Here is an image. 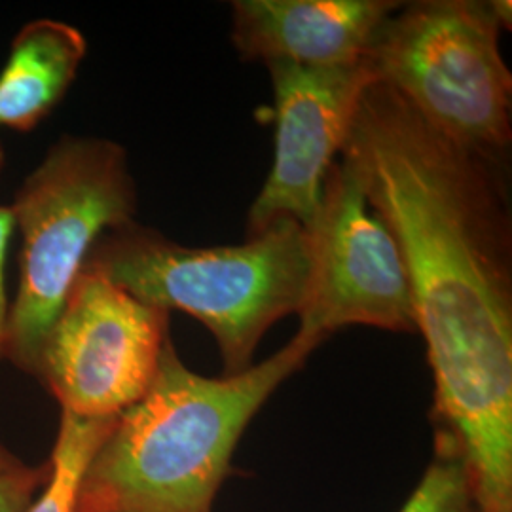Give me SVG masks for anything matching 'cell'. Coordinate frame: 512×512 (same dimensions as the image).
Segmentation results:
<instances>
[{"mask_svg": "<svg viewBox=\"0 0 512 512\" xmlns=\"http://www.w3.org/2000/svg\"><path fill=\"white\" fill-rule=\"evenodd\" d=\"M342 158L401 245L435 380V448L480 512H512V222L505 165L456 147L384 84L366 88Z\"/></svg>", "mask_w": 512, "mask_h": 512, "instance_id": "1", "label": "cell"}, {"mask_svg": "<svg viewBox=\"0 0 512 512\" xmlns=\"http://www.w3.org/2000/svg\"><path fill=\"white\" fill-rule=\"evenodd\" d=\"M321 344L296 332L266 361L207 378L169 340L147 395L88 465L76 512H213L243 431Z\"/></svg>", "mask_w": 512, "mask_h": 512, "instance_id": "2", "label": "cell"}, {"mask_svg": "<svg viewBox=\"0 0 512 512\" xmlns=\"http://www.w3.org/2000/svg\"><path fill=\"white\" fill-rule=\"evenodd\" d=\"M308 264V234L294 220L226 247H184L133 220L99 239L84 268L148 306L198 319L232 376L253 366L274 323L300 311Z\"/></svg>", "mask_w": 512, "mask_h": 512, "instance_id": "3", "label": "cell"}, {"mask_svg": "<svg viewBox=\"0 0 512 512\" xmlns=\"http://www.w3.org/2000/svg\"><path fill=\"white\" fill-rule=\"evenodd\" d=\"M135 209L126 148L73 135L52 145L10 205L21 234V272L0 359L37 378L42 348L95 243L133 222Z\"/></svg>", "mask_w": 512, "mask_h": 512, "instance_id": "4", "label": "cell"}, {"mask_svg": "<svg viewBox=\"0 0 512 512\" xmlns=\"http://www.w3.org/2000/svg\"><path fill=\"white\" fill-rule=\"evenodd\" d=\"M511 2L420 0L393 12L365 63L456 147L505 165L512 141V76L499 50Z\"/></svg>", "mask_w": 512, "mask_h": 512, "instance_id": "5", "label": "cell"}, {"mask_svg": "<svg viewBox=\"0 0 512 512\" xmlns=\"http://www.w3.org/2000/svg\"><path fill=\"white\" fill-rule=\"evenodd\" d=\"M308 234V281L298 334L325 342L363 325L414 332L416 311L401 245L346 158L330 167Z\"/></svg>", "mask_w": 512, "mask_h": 512, "instance_id": "6", "label": "cell"}, {"mask_svg": "<svg viewBox=\"0 0 512 512\" xmlns=\"http://www.w3.org/2000/svg\"><path fill=\"white\" fill-rule=\"evenodd\" d=\"M169 340L167 311L84 268L42 348L37 378L61 412L120 418L147 395Z\"/></svg>", "mask_w": 512, "mask_h": 512, "instance_id": "7", "label": "cell"}, {"mask_svg": "<svg viewBox=\"0 0 512 512\" xmlns=\"http://www.w3.org/2000/svg\"><path fill=\"white\" fill-rule=\"evenodd\" d=\"M274 84V165L247 213V238L275 220L306 232L319 213L330 167L346 145L359 101L374 76L365 59L336 67L268 65Z\"/></svg>", "mask_w": 512, "mask_h": 512, "instance_id": "8", "label": "cell"}, {"mask_svg": "<svg viewBox=\"0 0 512 512\" xmlns=\"http://www.w3.org/2000/svg\"><path fill=\"white\" fill-rule=\"evenodd\" d=\"M391 0H236L232 42L247 61L336 67L365 59Z\"/></svg>", "mask_w": 512, "mask_h": 512, "instance_id": "9", "label": "cell"}, {"mask_svg": "<svg viewBox=\"0 0 512 512\" xmlns=\"http://www.w3.org/2000/svg\"><path fill=\"white\" fill-rule=\"evenodd\" d=\"M86 50V38L69 23H27L0 73V128H37L71 88Z\"/></svg>", "mask_w": 512, "mask_h": 512, "instance_id": "10", "label": "cell"}, {"mask_svg": "<svg viewBox=\"0 0 512 512\" xmlns=\"http://www.w3.org/2000/svg\"><path fill=\"white\" fill-rule=\"evenodd\" d=\"M116 420H86L61 412L46 484L23 512H76L82 478Z\"/></svg>", "mask_w": 512, "mask_h": 512, "instance_id": "11", "label": "cell"}, {"mask_svg": "<svg viewBox=\"0 0 512 512\" xmlns=\"http://www.w3.org/2000/svg\"><path fill=\"white\" fill-rule=\"evenodd\" d=\"M401 512H480L458 456L435 448L425 475Z\"/></svg>", "mask_w": 512, "mask_h": 512, "instance_id": "12", "label": "cell"}, {"mask_svg": "<svg viewBox=\"0 0 512 512\" xmlns=\"http://www.w3.org/2000/svg\"><path fill=\"white\" fill-rule=\"evenodd\" d=\"M48 478V463L27 465L0 448V512H23Z\"/></svg>", "mask_w": 512, "mask_h": 512, "instance_id": "13", "label": "cell"}, {"mask_svg": "<svg viewBox=\"0 0 512 512\" xmlns=\"http://www.w3.org/2000/svg\"><path fill=\"white\" fill-rule=\"evenodd\" d=\"M16 230L14 224V215L10 211V207L0 205V346H2V338H4V330L8 323V296H6V256H8V245L12 234Z\"/></svg>", "mask_w": 512, "mask_h": 512, "instance_id": "14", "label": "cell"}]
</instances>
